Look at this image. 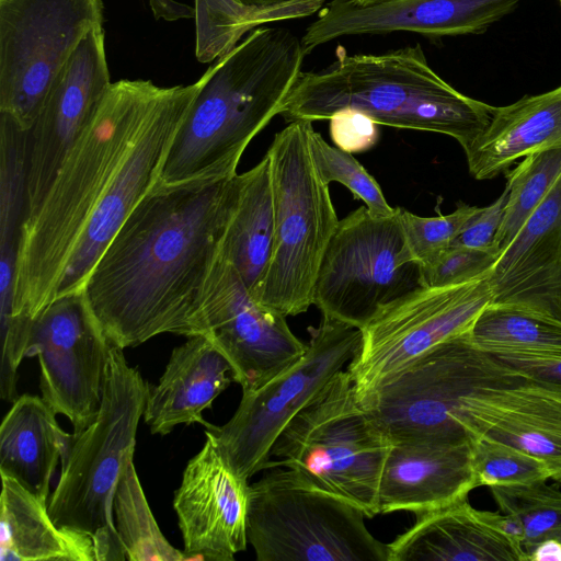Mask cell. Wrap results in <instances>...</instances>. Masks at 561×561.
<instances>
[{"label": "cell", "instance_id": "4dcf8cb0", "mask_svg": "<svg viewBox=\"0 0 561 561\" xmlns=\"http://www.w3.org/2000/svg\"><path fill=\"white\" fill-rule=\"evenodd\" d=\"M467 333L488 353L561 357V321L529 310L489 304Z\"/></svg>", "mask_w": 561, "mask_h": 561}, {"label": "cell", "instance_id": "60d3db41", "mask_svg": "<svg viewBox=\"0 0 561 561\" xmlns=\"http://www.w3.org/2000/svg\"><path fill=\"white\" fill-rule=\"evenodd\" d=\"M493 355L502 365L526 380L561 393V357Z\"/></svg>", "mask_w": 561, "mask_h": 561}, {"label": "cell", "instance_id": "d4e9b609", "mask_svg": "<svg viewBox=\"0 0 561 561\" xmlns=\"http://www.w3.org/2000/svg\"><path fill=\"white\" fill-rule=\"evenodd\" d=\"M561 147V84L536 95L494 106L483 131L463 150L470 174L490 180L517 159Z\"/></svg>", "mask_w": 561, "mask_h": 561}, {"label": "cell", "instance_id": "603a6c76", "mask_svg": "<svg viewBox=\"0 0 561 561\" xmlns=\"http://www.w3.org/2000/svg\"><path fill=\"white\" fill-rule=\"evenodd\" d=\"M388 561H528L523 547L504 533L497 513L462 500L417 516L388 543Z\"/></svg>", "mask_w": 561, "mask_h": 561}, {"label": "cell", "instance_id": "836d02e7", "mask_svg": "<svg viewBox=\"0 0 561 561\" xmlns=\"http://www.w3.org/2000/svg\"><path fill=\"white\" fill-rule=\"evenodd\" d=\"M489 489L500 511L520 524L522 545L528 560L540 542L561 541V491L548 485L546 480Z\"/></svg>", "mask_w": 561, "mask_h": 561}, {"label": "cell", "instance_id": "ab89813d", "mask_svg": "<svg viewBox=\"0 0 561 561\" xmlns=\"http://www.w3.org/2000/svg\"><path fill=\"white\" fill-rule=\"evenodd\" d=\"M506 199L507 190L504 188L492 204L479 208L466 222L450 247L495 251L494 241L502 222Z\"/></svg>", "mask_w": 561, "mask_h": 561}, {"label": "cell", "instance_id": "ffe728a7", "mask_svg": "<svg viewBox=\"0 0 561 561\" xmlns=\"http://www.w3.org/2000/svg\"><path fill=\"white\" fill-rule=\"evenodd\" d=\"M478 488L472 438L440 436L391 440L379 491V514L431 513L468 497Z\"/></svg>", "mask_w": 561, "mask_h": 561}, {"label": "cell", "instance_id": "4316f807", "mask_svg": "<svg viewBox=\"0 0 561 561\" xmlns=\"http://www.w3.org/2000/svg\"><path fill=\"white\" fill-rule=\"evenodd\" d=\"M1 481V561H96L91 536L57 526L47 502L7 476Z\"/></svg>", "mask_w": 561, "mask_h": 561}, {"label": "cell", "instance_id": "d590c367", "mask_svg": "<svg viewBox=\"0 0 561 561\" xmlns=\"http://www.w3.org/2000/svg\"><path fill=\"white\" fill-rule=\"evenodd\" d=\"M472 469L477 486L528 484L550 479L546 465L513 446L472 438Z\"/></svg>", "mask_w": 561, "mask_h": 561}, {"label": "cell", "instance_id": "9c48e42d", "mask_svg": "<svg viewBox=\"0 0 561 561\" xmlns=\"http://www.w3.org/2000/svg\"><path fill=\"white\" fill-rule=\"evenodd\" d=\"M523 379L474 345L466 331L435 345L358 399L390 440L472 438L461 425L465 399Z\"/></svg>", "mask_w": 561, "mask_h": 561}, {"label": "cell", "instance_id": "f1b7e54d", "mask_svg": "<svg viewBox=\"0 0 561 561\" xmlns=\"http://www.w3.org/2000/svg\"><path fill=\"white\" fill-rule=\"evenodd\" d=\"M25 193L26 131L0 114V302L3 305L13 300Z\"/></svg>", "mask_w": 561, "mask_h": 561}, {"label": "cell", "instance_id": "9a60e30c", "mask_svg": "<svg viewBox=\"0 0 561 561\" xmlns=\"http://www.w3.org/2000/svg\"><path fill=\"white\" fill-rule=\"evenodd\" d=\"M203 334L230 363L242 391L279 375L306 352L286 317L257 304L236 268L221 255L206 290Z\"/></svg>", "mask_w": 561, "mask_h": 561}, {"label": "cell", "instance_id": "8d00e7d4", "mask_svg": "<svg viewBox=\"0 0 561 561\" xmlns=\"http://www.w3.org/2000/svg\"><path fill=\"white\" fill-rule=\"evenodd\" d=\"M479 206L459 203L448 215L421 217L398 207L399 220L413 257L424 266L434 261L459 234Z\"/></svg>", "mask_w": 561, "mask_h": 561}, {"label": "cell", "instance_id": "44dd1931", "mask_svg": "<svg viewBox=\"0 0 561 561\" xmlns=\"http://www.w3.org/2000/svg\"><path fill=\"white\" fill-rule=\"evenodd\" d=\"M491 302L561 321V174L488 276Z\"/></svg>", "mask_w": 561, "mask_h": 561}, {"label": "cell", "instance_id": "8fae6325", "mask_svg": "<svg viewBox=\"0 0 561 561\" xmlns=\"http://www.w3.org/2000/svg\"><path fill=\"white\" fill-rule=\"evenodd\" d=\"M308 331L307 350L296 363L264 385L242 391L232 417L205 430L227 465L248 481L266 469L284 427L348 365L362 339L360 329L327 317Z\"/></svg>", "mask_w": 561, "mask_h": 561}, {"label": "cell", "instance_id": "f35d334b", "mask_svg": "<svg viewBox=\"0 0 561 561\" xmlns=\"http://www.w3.org/2000/svg\"><path fill=\"white\" fill-rule=\"evenodd\" d=\"M330 136L335 147L359 153L371 149L378 141V123L355 108H343L330 118Z\"/></svg>", "mask_w": 561, "mask_h": 561}, {"label": "cell", "instance_id": "5bb4252c", "mask_svg": "<svg viewBox=\"0 0 561 561\" xmlns=\"http://www.w3.org/2000/svg\"><path fill=\"white\" fill-rule=\"evenodd\" d=\"M112 344L82 290L61 296L32 322L26 356H37L42 398L78 436L96 419Z\"/></svg>", "mask_w": 561, "mask_h": 561}, {"label": "cell", "instance_id": "7c38bea8", "mask_svg": "<svg viewBox=\"0 0 561 561\" xmlns=\"http://www.w3.org/2000/svg\"><path fill=\"white\" fill-rule=\"evenodd\" d=\"M102 24V0H0V114L27 131L61 68Z\"/></svg>", "mask_w": 561, "mask_h": 561}, {"label": "cell", "instance_id": "d6986e66", "mask_svg": "<svg viewBox=\"0 0 561 561\" xmlns=\"http://www.w3.org/2000/svg\"><path fill=\"white\" fill-rule=\"evenodd\" d=\"M523 0H392L368 7L332 0L301 37L306 54L340 36L405 31L443 37L480 34Z\"/></svg>", "mask_w": 561, "mask_h": 561}, {"label": "cell", "instance_id": "ee69618b", "mask_svg": "<svg viewBox=\"0 0 561 561\" xmlns=\"http://www.w3.org/2000/svg\"><path fill=\"white\" fill-rule=\"evenodd\" d=\"M350 1H352L358 5H362V7H368V5L383 3V2H388V1H392V0H350Z\"/></svg>", "mask_w": 561, "mask_h": 561}, {"label": "cell", "instance_id": "8992f818", "mask_svg": "<svg viewBox=\"0 0 561 561\" xmlns=\"http://www.w3.org/2000/svg\"><path fill=\"white\" fill-rule=\"evenodd\" d=\"M391 440L364 408L346 370L339 371L284 427L266 469L284 466L314 488L379 514L378 491Z\"/></svg>", "mask_w": 561, "mask_h": 561}, {"label": "cell", "instance_id": "e0dca14e", "mask_svg": "<svg viewBox=\"0 0 561 561\" xmlns=\"http://www.w3.org/2000/svg\"><path fill=\"white\" fill-rule=\"evenodd\" d=\"M203 84L175 85L153 112L77 241L56 298L80 291L128 215L157 183L172 140Z\"/></svg>", "mask_w": 561, "mask_h": 561}, {"label": "cell", "instance_id": "d6a6232c", "mask_svg": "<svg viewBox=\"0 0 561 561\" xmlns=\"http://www.w3.org/2000/svg\"><path fill=\"white\" fill-rule=\"evenodd\" d=\"M561 174V147L534 152L505 171L507 199L494 249L501 252L540 205Z\"/></svg>", "mask_w": 561, "mask_h": 561}, {"label": "cell", "instance_id": "6da1fadb", "mask_svg": "<svg viewBox=\"0 0 561 561\" xmlns=\"http://www.w3.org/2000/svg\"><path fill=\"white\" fill-rule=\"evenodd\" d=\"M238 192V173L157 181L137 204L81 289L112 345L203 334V304Z\"/></svg>", "mask_w": 561, "mask_h": 561}, {"label": "cell", "instance_id": "ac0fdd59", "mask_svg": "<svg viewBox=\"0 0 561 561\" xmlns=\"http://www.w3.org/2000/svg\"><path fill=\"white\" fill-rule=\"evenodd\" d=\"M205 436L204 446L183 471L173 507L188 560L232 561L249 543L250 484Z\"/></svg>", "mask_w": 561, "mask_h": 561}, {"label": "cell", "instance_id": "f6af8a7d", "mask_svg": "<svg viewBox=\"0 0 561 561\" xmlns=\"http://www.w3.org/2000/svg\"><path fill=\"white\" fill-rule=\"evenodd\" d=\"M559 2H560V5H561V0H559Z\"/></svg>", "mask_w": 561, "mask_h": 561}, {"label": "cell", "instance_id": "e575fe53", "mask_svg": "<svg viewBox=\"0 0 561 561\" xmlns=\"http://www.w3.org/2000/svg\"><path fill=\"white\" fill-rule=\"evenodd\" d=\"M309 147L318 172L325 183L343 184L375 216L385 217L394 213L396 208L387 203L379 184L352 153L330 146L312 126L309 129Z\"/></svg>", "mask_w": 561, "mask_h": 561}, {"label": "cell", "instance_id": "7a4b0ae2", "mask_svg": "<svg viewBox=\"0 0 561 561\" xmlns=\"http://www.w3.org/2000/svg\"><path fill=\"white\" fill-rule=\"evenodd\" d=\"M168 91L150 80L111 83L38 208L23 220L12 309L1 330L33 321L55 300L78 239Z\"/></svg>", "mask_w": 561, "mask_h": 561}, {"label": "cell", "instance_id": "ba28073f", "mask_svg": "<svg viewBox=\"0 0 561 561\" xmlns=\"http://www.w3.org/2000/svg\"><path fill=\"white\" fill-rule=\"evenodd\" d=\"M249 485L247 534L257 561H388L365 513L274 466ZM270 469V468H268Z\"/></svg>", "mask_w": 561, "mask_h": 561}, {"label": "cell", "instance_id": "b9f144b4", "mask_svg": "<svg viewBox=\"0 0 561 561\" xmlns=\"http://www.w3.org/2000/svg\"><path fill=\"white\" fill-rule=\"evenodd\" d=\"M529 561H561V541L548 539L535 547Z\"/></svg>", "mask_w": 561, "mask_h": 561}, {"label": "cell", "instance_id": "1f68e13d", "mask_svg": "<svg viewBox=\"0 0 561 561\" xmlns=\"http://www.w3.org/2000/svg\"><path fill=\"white\" fill-rule=\"evenodd\" d=\"M113 513L126 560H188L184 551L174 548L160 530L137 476L134 458L127 461L118 480Z\"/></svg>", "mask_w": 561, "mask_h": 561}, {"label": "cell", "instance_id": "7bdbcfd3", "mask_svg": "<svg viewBox=\"0 0 561 561\" xmlns=\"http://www.w3.org/2000/svg\"><path fill=\"white\" fill-rule=\"evenodd\" d=\"M237 2L253 8H270L287 3L291 0H236Z\"/></svg>", "mask_w": 561, "mask_h": 561}, {"label": "cell", "instance_id": "74e56055", "mask_svg": "<svg viewBox=\"0 0 561 561\" xmlns=\"http://www.w3.org/2000/svg\"><path fill=\"white\" fill-rule=\"evenodd\" d=\"M497 257L492 250L450 247L421 266L423 286H449L485 278Z\"/></svg>", "mask_w": 561, "mask_h": 561}, {"label": "cell", "instance_id": "30bf717a", "mask_svg": "<svg viewBox=\"0 0 561 561\" xmlns=\"http://www.w3.org/2000/svg\"><path fill=\"white\" fill-rule=\"evenodd\" d=\"M423 286L399 220L366 206L339 221L317 275L312 305L327 317L362 329L383 306Z\"/></svg>", "mask_w": 561, "mask_h": 561}, {"label": "cell", "instance_id": "3957f363", "mask_svg": "<svg viewBox=\"0 0 561 561\" xmlns=\"http://www.w3.org/2000/svg\"><path fill=\"white\" fill-rule=\"evenodd\" d=\"M305 55L289 30L260 27L219 57L202 76L158 182L234 175L250 141L279 114Z\"/></svg>", "mask_w": 561, "mask_h": 561}, {"label": "cell", "instance_id": "f546056e", "mask_svg": "<svg viewBox=\"0 0 561 561\" xmlns=\"http://www.w3.org/2000/svg\"><path fill=\"white\" fill-rule=\"evenodd\" d=\"M322 4L323 0H291L276 7L253 8L236 0H195L196 58L201 62L214 61L254 27L311 15Z\"/></svg>", "mask_w": 561, "mask_h": 561}, {"label": "cell", "instance_id": "83f0119b", "mask_svg": "<svg viewBox=\"0 0 561 561\" xmlns=\"http://www.w3.org/2000/svg\"><path fill=\"white\" fill-rule=\"evenodd\" d=\"M275 233V208L268 156L239 174L236 208L227 226L221 256L238 272L252 295L271 261Z\"/></svg>", "mask_w": 561, "mask_h": 561}, {"label": "cell", "instance_id": "5b68a950", "mask_svg": "<svg viewBox=\"0 0 561 561\" xmlns=\"http://www.w3.org/2000/svg\"><path fill=\"white\" fill-rule=\"evenodd\" d=\"M150 387L129 366L123 348L112 345L99 414L76 436L62 465L48 512L59 527L92 537L96 561L126 560L115 528L113 501Z\"/></svg>", "mask_w": 561, "mask_h": 561}, {"label": "cell", "instance_id": "cb8c5ba5", "mask_svg": "<svg viewBox=\"0 0 561 561\" xmlns=\"http://www.w3.org/2000/svg\"><path fill=\"white\" fill-rule=\"evenodd\" d=\"M233 380L232 368L205 335L175 347L159 382L149 389L144 420L152 434L167 435L176 425L210 424L203 417Z\"/></svg>", "mask_w": 561, "mask_h": 561}, {"label": "cell", "instance_id": "52a82bcc", "mask_svg": "<svg viewBox=\"0 0 561 561\" xmlns=\"http://www.w3.org/2000/svg\"><path fill=\"white\" fill-rule=\"evenodd\" d=\"M311 122L294 121L278 131L266 154L271 161L275 233L266 273L251 295L285 317L312 305L320 264L339 225L329 184L309 147Z\"/></svg>", "mask_w": 561, "mask_h": 561}, {"label": "cell", "instance_id": "4fadbf2b", "mask_svg": "<svg viewBox=\"0 0 561 561\" xmlns=\"http://www.w3.org/2000/svg\"><path fill=\"white\" fill-rule=\"evenodd\" d=\"M491 302L488 277L421 286L381 307L360 329L347 374L358 396L371 392L435 345L469 330Z\"/></svg>", "mask_w": 561, "mask_h": 561}, {"label": "cell", "instance_id": "277c9868", "mask_svg": "<svg viewBox=\"0 0 561 561\" xmlns=\"http://www.w3.org/2000/svg\"><path fill=\"white\" fill-rule=\"evenodd\" d=\"M343 108L381 125L450 136L465 150L488 126L494 106L448 84L416 45L381 55L340 54L325 69L301 71L279 115L312 123Z\"/></svg>", "mask_w": 561, "mask_h": 561}, {"label": "cell", "instance_id": "484cf974", "mask_svg": "<svg viewBox=\"0 0 561 561\" xmlns=\"http://www.w3.org/2000/svg\"><path fill=\"white\" fill-rule=\"evenodd\" d=\"M12 403L0 426V473L47 502L58 460L66 461L76 436L59 427L43 398L22 394Z\"/></svg>", "mask_w": 561, "mask_h": 561}, {"label": "cell", "instance_id": "7402d4cb", "mask_svg": "<svg viewBox=\"0 0 561 561\" xmlns=\"http://www.w3.org/2000/svg\"><path fill=\"white\" fill-rule=\"evenodd\" d=\"M461 425L538 458L561 483V393L526 379L488 387L465 399Z\"/></svg>", "mask_w": 561, "mask_h": 561}, {"label": "cell", "instance_id": "2e32d148", "mask_svg": "<svg viewBox=\"0 0 561 561\" xmlns=\"http://www.w3.org/2000/svg\"><path fill=\"white\" fill-rule=\"evenodd\" d=\"M105 32L89 31L61 68L26 131L25 215L46 195L68 151L94 116L111 85Z\"/></svg>", "mask_w": 561, "mask_h": 561}]
</instances>
